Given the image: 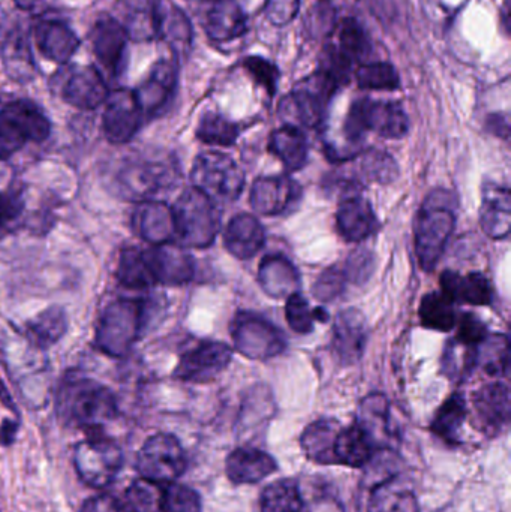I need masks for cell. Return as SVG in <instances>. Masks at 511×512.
I'll list each match as a JSON object with an SVG mask.
<instances>
[{
    "mask_svg": "<svg viewBox=\"0 0 511 512\" xmlns=\"http://www.w3.org/2000/svg\"><path fill=\"white\" fill-rule=\"evenodd\" d=\"M50 132V120L35 102H9L0 110V161H8L29 143H42Z\"/></svg>",
    "mask_w": 511,
    "mask_h": 512,
    "instance_id": "5",
    "label": "cell"
},
{
    "mask_svg": "<svg viewBox=\"0 0 511 512\" xmlns=\"http://www.w3.org/2000/svg\"><path fill=\"white\" fill-rule=\"evenodd\" d=\"M188 460L179 439L170 433H156L144 442L137 456L138 474L155 483H176L185 474Z\"/></svg>",
    "mask_w": 511,
    "mask_h": 512,
    "instance_id": "12",
    "label": "cell"
},
{
    "mask_svg": "<svg viewBox=\"0 0 511 512\" xmlns=\"http://www.w3.org/2000/svg\"><path fill=\"white\" fill-rule=\"evenodd\" d=\"M179 177L177 161L171 156L132 159L120 170V194L138 203L155 200L153 195L176 186Z\"/></svg>",
    "mask_w": 511,
    "mask_h": 512,
    "instance_id": "10",
    "label": "cell"
},
{
    "mask_svg": "<svg viewBox=\"0 0 511 512\" xmlns=\"http://www.w3.org/2000/svg\"><path fill=\"white\" fill-rule=\"evenodd\" d=\"M467 414L465 397L461 393L452 394L435 414L431 424L432 433L447 444H459Z\"/></svg>",
    "mask_w": 511,
    "mask_h": 512,
    "instance_id": "38",
    "label": "cell"
},
{
    "mask_svg": "<svg viewBox=\"0 0 511 512\" xmlns=\"http://www.w3.org/2000/svg\"><path fill=\"white\" fill-rule=\"evenodd\" d=\"M270 152L279 158L288 171H299L308 162L309 144L299 126L287 125L270 135Z\"/></svg>",
    "mask_w": 511,
    "mask_h": 512,
    "instance_id": "34",
    "label": "cell"
},
{
    "mask_svg": "<svg viewBox=\"0 0 511 512\" xmlns=\"http://www.w3.org/2000/svg\"><path fill=\"white\" fill-rule=\"evenodd\" d=\"M68 330V318L60 306H51L30 319L26 324V334L33 345L48 349L56 345Z\"/></svg>",
    "mask_w": 511,
    "mask_h": 512,
    "instance_id": "36",
    "label": "cell"
},
{
    "mask_svg": "<svg viewBox=\"0 0 511 512\" xmlns=\"http://www.w3.org/2000/svg\"><path fill=\"white\" fill-rule=\"evenodd\" d=\"M2 56L6 69L15 80H29L32 78L35 65L30 53L29 39L23 30H9L2 42Z\"/></svg>",
    "mask_w": 511,
    "mask_h": 512,
    "instance_id": "39",
    "label": "cell"
},
{
    "mask_svg": "<svg viewBox=\"0 0 511 512\" xmlns=\"http://www.w3.org/2000/svg\"><path fill=\"white\" fill-rule=\"evenodd\" d=\"M285 315H287L288 325L296 333L308 334L314 330V310H311L308 300L300 292H294L287 298Z\"/></svg>",
    "mask_w": 511,
    "mask_h": 512,
    "instance_id": "52",
    "label": "cell"
},
{
    "mask_svg": "<svg viewBox=\"0 0 511 512\" xmlns=\"http://www.w3.org/2000/svg\"><path fill=\"white\" fill-rule=\"evenodd\" d=\"M338 12L330 0H318L306 15V30L312 38L323 39L335 32Z\"/></svg>",
    "mask_w": 511,
    "mask_h": 512,
    "instance_id": "51",
    "label": "cell"
},
{
    "mask_svg": "<svg viewBox=\"0 0 511 512\" xmlns=\"http://www.w3.org/2000/svg\"><path fill=\"white\" fill-rule=\"evenodd\" d=\"M15 3V6L20 9H24V11H29V9L35 8L41 0H12Z\"/></svg>",
    "mask_w": 511,
    "mask_h": 512,
    "instance_id": "63",
    "label": "cell"
},
{
    "mask_svg": "<svg viewBox=\"0 0 511 512\" xmlns=\"http://www.w3.org/2000/svg\"><path fill=\"white\" fill-rule=\"evenodd\" d=\"M261 512H302L305 508L299 484L290 478L273 481L260 496Z\"/></svg>",
    "mask_w": 511,
    "mask_h": 512,
    "instance_id": "41",
    "label": "cell"
},
{
    "mask_svg": "<svg viewBox=\"0 0 511 512\" xmlns=\"http://www.w3.org/2000/svg\"><path fill=\"white\" fill-rule=\"evenodd\" d=\"M477 424L486 435H497L510 421V390L506 384L494 382L480 388L473 396Z\"/></svg>",
    "mask_w": 511,
    "mask_h": 512,
    "instance_id": "24",
    "label": "cell"
},
{
    "mask_svg": "<svg viewBox=\"0 0 511 512\" xmlns=\"http://www.w3.org/2000/svg\"><path fill=\"white\" fill-rule=\"evenodd\" d=\"M192 24L182 9L173 3L162 5L161 29L159 39L165 42L173 51L174 59L179 62L182 57L188 56L192 47Z\"/></svg>",
    "mask_w": 511,
    "mask_h": 512,
    "instance_id": "35",
    "label": "cell"
},
{
    "mask_svg": "<svg viewBox=\"0 0 511 512\" xmlns=\"http://www.w3.org/2000/svg\"><path fill=\"white\" fill-rule=\"evenodd\" d=\"M441 288L455 303L489 306L494 301L491 280L482 273L461 274L447 270L441 274Z\"/></svg>",
    "mask_w": 511,
    "mask_h": 512,
    "instance_id": "29",
    "label": "cell"
},
{
    "mask_svg": "<svg viewBox=\"0 0 511 512\" xmlns=\"http://www.w3.org/2000/svg\"><path fill=\"white\" fill-rule=\"evenodd\" d=\"M233 352L222 342H201L180 357L174 378L192 384H206L224 372L230 364Z\"/></svg>",
    "mask_w": 511,
    "mask_h": 512,
    "instance_id": "14",
    "label": "cell"
},
{
    "mask_svg": "<svg viewBox=\"0 0 511 512\" xmlns=\"http://www.w3.org/2000/svg\"><path fill=\"white\" fill-rule=\"evenodd\" d=\"M258 282L270 297L288 298L299 292V271L287 256L267 255L258 268Z\"/></svg>",
    "mask_w": 511,
    "mask_h": 512,
    "instance_id": "31",
    "label": "cell"
},
{
    "mask_svg": "<svg viewBox=\"0 0 511 512\" xmlns=\"http://www.w3.org/2000/svg\"><path fill=\"white\" fill-rule=\"evenodd\" d=\"M144 255L156 283L180 286L194 279L195 261L183 246L174 243L152 246L144 251Z\"/></svg>",
    "mask_w": 511,
    "mask_h": 512,
    "instance_id": "20",
    "label": "cell"
},
{
    "mask_svg": "<svg viewBox=\"0 0 511 512\" xmlns=\"http://www.w3.org/2000/svg\"><path fill=\"white\" fill-rule=\"evenodd\" d=\"M246 69L258 84L264 87L270 96L275 95L278 86L279 71L272 62L263 57H248L245 60Z\"/></svg>",
    "mask_w": 511,
    "mask_h": 512,
    "instance_id": "57",
    "label": "cell"
},
{
    "mask_svg": "<svg viewBox=\"0 0 511 512\" xmlns=\"http://www.w3.org/2000/svg\"><path fill=\"white\" fill-rule=\"evenodd\" d=\"M144 116L135 99L134 90L117 89L110 92L105 101L102 128L111 144L122 146L129 143L140 131Z\"/></svg>",
    "mask_w": 511,
    "mask_h": 512,
    "instance_id": "13",
    "label": "cell"
},
{
    "mask_svg": "<svg viewBox=\"0 0 511 512\" xmlns=\"http://www.w3.org/2000/svg\"><path fill=\"white\" fill-rule=\"evenodd\" d=\"M357 423L366 430L378 444L380 436L392 438L390 427V406L383 394H371L360 405L359 420Z\"/></svg>",
    "mask_w": 511,
    "mask_h": 512,
    "instance_id": "43",
    "label": "cell"
},
{
    "mask_svg": "<svg viewBox=\"0 0 511 512\" xmlns=\"http://www.w3.org/2000/svg\"><path fill=\"white\" fill-rule=\"evenodd\" d=\"M18 429H20V423L17 420H3L0 424V445L9 447L14 444Z\"/></svg>",
    "mask_w": 511,
    "mask_h": 512,
    "instance_id": "61",
    "label": "cell"
},
{
    "mask_svg": "<svg viewBox=\"0 0 511 512\" xmlns=\"http://www.w3.org/2000/svg\"><path fill=\"white\" fill-rule=\"evenodd\" d=\"M368 131L377 132L384 138L399 140L410 131V119L398 102L359 99L351 105L345 120V138L357 147L363 134Z\"/></svg>",
    "mask_w": 511,
    "mask_h": 512,
    "instance_id": "6",
    "label": "cell"
},
{
    "mask_svg": "<svg viewBox=\"0 0 511 512\" xmlns=\"http://www.w3.org/2000/svg\"><path fill=\"white\" fill-rule=\"evenodd\" d=\"M0 402L18 417L17 406H15L14 400H12L11 394H9L8 388H6L5 382L2 379H0Z\"/></svg>",
    "mask_w": 511,
    "mask_h": 512,
    "instance_id": "62",
    "label": "cell"
},
{
    "mask_svg": "<svg viewBox=\"0 0 511 512\" xmlns=\"http://www.w3.org/2000/svg\"><path fill=\"white\" fill-rule=\"evenodd\" d=\"M231 337L237 352L249 360L266 361L284 352L285 334L258 313L239 312L231 322Z\"/></svg>",
    "mask_w": 511,
    "mask_h": 512,
    "instance_id": "11",
    "label": "cell"
},
{
    "mask_svg": "<svg viewBox=\"0 0 511 512\" xmlns=\"http://www.w3.org/2000/svg\"><path fill=\"white\" fill-rule=\"evenodd\" d=\"M509 337L506 334L488 336L477 348V363L488 375L507 376L509 373Z\"/></svg>",
    "mask_w": 511,
    "mask_h": 512,
    "instance_id": "46",
    "label": "cell"
},
{
    "mask_svg": "<svg viewBox=\"0 0 511 512\" xmlns=\"http://www.w3.org/2000/svg\"><path fill=\"white\" fill-rule=\"evenodd\" d=\"M368 340L365 315L357 309H345L333 322L332 348L336 358L345 366L362 358Z\"/></svg>",
    "mask_w": 511,
    "mask_h": 512,
    "instance_id": "23",
    "label": "cell"
},
{
    "mask_svg": "<svg viewBox=\"0 0 511 512\" xmlns=\"http://www.w3.org/2000/svg\"><path fill=\"white\" fill-rule=\"evenodd\" d=\"M456 197L446 189H435L426 197L414 224V243L420 267L432 271L446 251L456 227Z\"/></svg>",
    "mask_w": 511,
    "mask_h": 512,
    "instance_id": "2",
    "label": "cell"
},
{
    "mask_svg": "<svg viewBox=\"0 0 511 512\" xmlns=\"http://www.w3.org/2000/svg\"><path fill=\"white\" fill-rule=\"evenodd\" d=\"M80 512H129V510L119 499L107 495V493H102V495L87 499Z\"/></svg>",
    "mask_w": 511,
    "mask_h": 512,
    "instance_id": "60",
    "label": "cell"
},
{
    "mask_svg": "<svg viewBox=\"0 0 511 512\" xmlns=\"http://www.w3.org/2000/svg\"><path fill=\"white\" fill-rule=\"evenodd\" d=\"M23 200L14 192H0V230L14 224L23 213Z\"/></svg>",
    "mask_w": 511,
    "mask_h": 512,
    "instance_id": "59",
    "label": "cell"
},
{
    "mask_svg": "<svg viewBox=\"0 0 511 512\" xmlns=\"http://www.w3.org/2000/svg\"><path fill=\"white\" fill-rule=\"evenodd\" d=\"M360 155V171L368 182L389 185L399 176V167L392 155L380 149H369Z\"/></svg>",
    "mask_w": 511,
    "mask_h": 512,
    "instance_id": "47",
    "label": "cell"
},
{
    "mask_svg": "<svg viewBox=\"0 0 511 512\" xmlns=\"http://www.w3.org/2000/svg\"><path fill=\"white\" fill-rule=\"evenodd\" d=\"M501 14H503V17H504L503 24H504V27H506V32L509 33L510 32V29H509V26H510V0H506V2H504L503 11H501Z\"/></svg>",
    "mask_w": 511,
    "mask_h": 512,
    "instance_id": "64",
    "label": "cell"
},
{
    "mask_svg": "<svg viewBox=\"0 0 511 512\" xmlns=\"http://www.w3.org/2000/svg\"><path fill=\"white\" fill-rule=\"evenodd\" d=\"M339 87L326 72L317 69L314 74L300 81L291 95L282 101V117L294 119L306 128H320L326 122L330 101Z\"/></svg>",
    "mask_w": 511,
    "mask_h": 512,
    "instance_id": "8",
    "label": "cell"
},
{
    "mask_svg": "<svg viewBox=\"0 0 511 512\" xmlns=\"http://www.w3.org/2000/svg\"><path fill=\"white\" fill-rule=\"evenodd\" d=\"M117 279L125 288L146 291L156 285L155 277L147 264L144 251L138 248H125L119 256Z\"/></svg>",
    "mask_w": 511,
    "mask_h": 512,
    "instance_id": "40",
    "label": "cell"
},
{
    "mask_svg": "<svg viewBox=\"0 0 511 512\" xmlns=\"http://www.w3.org/2000/svg\"><path fill=\"white\" fill-rule=\"evenodd\" d=\"M239 126L222 114H203L197 126V138L207 146L231 147L239 138Z\"/></svg>",
    "mask_w": 511,
    "mask_h": 512,
    "instance_id": "44",
    "label": "cell"
},
{
    "mask_svg": "<svg viewBox=\"0 0 511 512\" xmlns=\"http://www.w3.org/2000/svg\"><path fill=\"white\" fill-rule=\"evenodd\" d=\"M368 512H420V508L413 490L389 478L372 490Z\"/></svg>",
    "mask_w": 511,
    "mask_h": 512,
    "instance_id": "37",
    "label": "cell"
},
{
    "mask_svg": "<svg viewBox=\"0 0 511 512\" xmlns=\"http://www.w3.org/2000/svg\"><path fill=\"white\" fill-rule=\"evenodd\" d=\"M347 276L344 270L339 265L326 268L323 273L318 277L317 282L314 283V297L321 303H330L336 300L339 295L344 292L345 285H347Z\"/></svg>",
    "mask_w": 511,
    "mask_h": 512,
    "instance_id": "54",
    "label": "cell"
},
{
    "mask_svg": "<svg viewBox=\"0 0 511 512\" xmlns=\"http://www.w3.org/2000/svg\"><path fill=\"white\" fill-rule=\"evenodd\" d=\"M455 304V301L450 300L444 292H431L425 295L419 309L423 327L441 333L452 331L458 319Z\"/></svg>",
    "mask_w": 511,
    "mask_h": 512,
    "instance_id": "42",
    "label": "cell"
},
{
    "mask_svg": "<svg viewBox=\"0 0 511 512\" xmlns=\"http://www.w3.org/2000/svg\"><path fill=\"white\" fill-rule=\"evenodd\" d=\"M375 448L374 439L357 421L353 426L342 427L335 444L336 465L363 468L371 462Z\"/></svg>",
    "mask_w": 511,
    "mask_h": 512,
    "instance_id": "33",
    "label": "cell"
},
{
    "mask_svg": "<svg viewBox=\"0 0 511 512\" xmlns=\"http://www.w3.org/2000/svg\"><path fill=\"white\" fill-rule=\"evenodd\" d=\"M162 0H116L113 17L135 42H150L159 38Z\"/></svg>",
    "mask_w": 511,
    "mask_h": 512,
    "instance_id": "19",
    "label": "cell"
},
{
    "mask_svg": "<svg viewBox=\"0 0 511 512\" xmlns=\"http://www.w3.org/2000/svg\"><path fill=\"white\" fill-rule=\"evenodd\" d=\"M33 35L42 56L59 65L68 63L80 47L77 33L63 21H38L33 27Z\"/></svg>",
    "mask_w": 511,
    "mask_h": 512,
    "instance_id": "27",
    "label": "cell"
},
{
    "mask_svg": "<svg viewBox=\"0 0 511 512\" xmlns=\"http://www.w3.org/2000/svg\"><path fill=\"white\" fill-rule=\"evenodd\" d=\"M146 301L119 298L111 301L99 316L95 346L108 357L120 358L131 351L146 328Z\"/></svg>",
    "mask_w": 511,
    "mask_h": 512,
    "instance_id": "3",
    "label": "cell"
},
{
    "mask_svg": "<svg viewBox=\"0 0 511 512\" xmlns=\"http://www.w3.org/2000/svg\"><path fill=\"white\" fill-rule=\"evenodd\" d=\"M251 206L263 216H281L302 200V188L290 176L260 177L251 188Z\"/></svg>",
    "mask_w": 511,
    "mask_h": 512,
    "instance_id": "17",
    "label": "cell"
},
{
    "mask_svg": "<svg viewBox=\"0 0 511 512\" xmlns=\"http://www.w3.org/2000/svg\"><path fill=\"white\" fill-rule=\"evenodd\" d=\"M338 50L350 60L351 63L362 62L371 53V42L368 33L363 29L362 24L354 18H347L341 26L339 33Z\"/></svg>",
    "mask_w": 511,
    "mask_h": 512,
    "instance_id": "49",
    "label": "cell"
},
{
    "mask_svg": "<svg viewBox=\"0 0 511 512\" xmlns=\"http://www.w3.org/2000/svg\"><path fill=\"white\" fill-rule=\"evenodd\" d=\"M278 471V463L266 451L240 447L231 451L225 460V474L236 486L257 484Z\"/></svg>",
    "mask_w": 511,
    "mask_h": 512,
    "instance_id": "25",
    "label": "cell"
},
{
    "mask_svg": "<svg viewBox=\"0 0 511 512\" xmlns=\"http://www.w3.org/2000/svg\"><path fill=\"white\" fill-rule=\"evenodd\" d=\"M479 348V346H477ZM477 348L464 346L455 339L449 343L443 358V370L450 379L464 381L477 366Z\"/></svg>",
    "mask_w": 511,
    "mask_h": 512,
    "instance_id": "50",
    "label": "cell"
},
{
    "mask_svg": "<svg viewBox=\"0 0 511 512\" xmlns=\"http://www.w3.org/2000/svg\"><path fill=\"white\" fill-rule=\"evenodd\" d=\"M299 9L300 0H266L264 6L267 20L278 27L290 24L296 18Z\"/></svg>",
    "mask_w": 511,
    "mask_h": 512,
    "instance_id": "58",
    "label": "cell"
},
{
    "mask_svg": "<svg viewBox=\"0 0 511 512\" xmlns=\"http://www.w3.org/2000/svg\"><path fill=\"white\" fill-rule=\"evenodd\" d=\"M129 41L128 33L113 15L101 14L93 23L90 32L93 53L110 77H120L125 69Z\"/></svg>",
    "mask_w": 511,
    "mask_h": 512,
    "instance_id": "16",
    "label": "cell"
},
{
    "mask_svg": "<svg viewBox=\"0 0 511 512\" xmlns=\"http://www.w3.org/2000/svg\"><path fill=\"white\" fill-rule=\"evenodd\" d=\"M266 242L263 225L255 216L240 213L228 222L224 245L231 255L239 259L254 258Z\"/></svg>",
    "mask_w": 511,
    "mask_h": 512,
    "instance_id": "30",
    "label": "cell"
},
{
    "mask_svg": "<svg viewBox=\"0 0 511 512\" xmlns=\"http://www.w3.org/2000/svg\"><path fill=\"white\" fill-rule=\"evenodd\" d=\"M171 209L180 246L204 249L213 245L221 230V212L215 201L192 186L183 191Z\"/></svg>",
    "mask_w": 511,
    "mask_h": 512,
    "instance_id": "4",
    "label": "cell"
},
{
    "mask_svg": "<svg viewBox=\"0 0 511 512\" xmlns=\"http://www.w3.org/2000/svg\"><path fill=\"white\" fill-rule=\"evenodd\" d=\"M488 337V327L482 319L473 313H465L459 321L458 334L455 340L461 345L477 348Z\"/></svg>",
    "mask_w": 511,
    "mask_h": 512,
    "instance_id": "56",
    "label": "cell"
},
{
    "mask_svg": "<svg viewBox=\"0 0 511 512\" xmlns=\"http://www.w3.org/2000/svg\"><path fill=\"white\" fill-rule=\"evenodd\" d=\"M167 486L143 477L132 481L131 486L126 490L129 510L132 512H164Z\"/></svg>",
    "mask_w": 511,
    "mask_h": 512,
    "instance_id": "45",
    "label": "cell"
},
{
    "mask_svg": "<svg viewBox=\"0 0 511 512\" xmlns=\"http://www.w3.org/2000/svg\"><path fill=\"white\" fill-rule=\"evenodd\" d=\"M201 498L185 484L171 483L165 489L164 512H201Z\"/></svg>",
    "mask_w": 511,
    "mask_h": 512,
    "instance_id": "53",
    "label": "cell"
},
{
    "mask_svg": "<svg viewBox=\"0 0 511 512\" xmlns=\"http://www.w3.org/2000/svg\"><path fill=\"white\" fill-rule=\"evenodd\" d=\"M179 80V63L174 59H162L150 69L146 80L134 90L144 120L153 119L170 105Z\"/></svg>",
    "mask_w": 511,
    "mask_h": 512,
    "instance_id": "15",
    "label": "cell"
},
{
    "mask_svg": "<svg viewBox=\"0 0 511 512\" xmlns=\"http://www.w3.org/2000/svg\"><path fill=\"white\" fill-rule=\"evenodd\" d=\"M191 182L195 189L215 203H231L245 188V174L231 156L222 152H204L195 158Z\"/></svg>",
    "mask_w": 511,
    "mask_h": 512,
    "instance_id": "9",
    "label": "cell"
},
{
    "mask_svg": "<svg viewBox=\"0 0 511 512\" xmlns=\"http://www.w3.org/2000/svg\"><path fill=\"white\" fill-rule=\"evenodd\" d=\"M120 445L101 432L87 433L74 450V468L78 477L92 489H107L122 471Z\"/></svg>",
    "mask_w": 511,
    "mask_h": 512,
    "instance_id": "7",
    "label": "cell"
},
{
    "mask_svg": "<svg viewBox=\"0 0 511 512\" xmlns=\"http://www.w3.org/2000/svg\"><path fill=\"white\" fill-rule=\"evenodd\" d=\"M201 24L212 41L228 42L245 35L248 18L236 0H204Z\"/></svg>",
    "mask_w": 511,
    "mask_h": 512,
    "instance_id": "22",
    "label": "cell"
},
{
    "mask_svg": "<svg viewBox=\"0 0 511 512\" xmlns=\"http://www.w3.org/2000/svg\"><path fill=\"white\" fill-rule=\"evenodd\" d=\"M356 80L363 90H396L401 86L398 71L392 63H362L357 68Z\"/></svg>",
    "mask_w": 511,
    "mask_h": 512,
    "instance_id": "48",
    "label": "cell"
},
{
    "mask_svg": "<svg viewBox=\"0 0 511 512\" xmlns=\"http://www.w3.org/2000/svg\"><path fill=\"white\" fill-rule=\"evenodd\" d=\"M132 228L137 236L152 246L176 240L173 209L161 200L141 201L132 213Z\"/></svg>",
    "mask_w": 511,
    "mask_h": 512,
    "instance_id": "21",
    "label": "cell"
},
{
    "mask_svg": "<svg viewBox=\"0 0 511 512\" xmlns=\"http://www.w3.org/2000/svg\"><path fill=\"white\" fill-rule=\"evenodd\" d=\"M341 429V424L332 418L309 424L300 438L306 457L318 465H336L335 444Z\"/></svg>",
    "mask_w": 511,
    "mask_h": 512,
    "instance_id": "32",
    "label": "cell"
},
{
    "mask_svg": "<svg viewBox=\"0 0 511 512\" xmlns=\"http://www.w3.org/2000/svg\"><path fill=\"white\" fill-rule=\"evenodd\" d=\"M110 95L104 75L95 66H74L60 83V96L78 110H95Z\"/></svg>",
    "mask_w": 511,
    "mask_h": 512,
    "instance_id": "18",
    "label": "cell"
},
{
    "mask_svg": "<svg viewBox=\"0 0 511 512\" xmlns=\"http://www.w3.org/2000/svg\"><path fill=\"white\" fill-rule=\"evenodd\" d=\"M375 255L372 254L368 249H357V251L351 252L345 261L344 270L345 276H347L348 282L362 283L368 282L369 277L375 271Z\"/></svg>",
    "mask_w": 511,
    "mask_h": 512,
    "instance_id": "55",
    "label": "cell"
},
{
    "mask_svg": "<svg viewBox=\"0 0 511 512\" xmlns=\"http://www.w3.org/2000/svg\"><path fill=\"white\" fill-rule=\"evenodd\" d=\"M480 225H482L486 236L491 239L504 240L509 237L511 195L507 186L492 182L483 186Z\"/></svg>",
    "mask_w": 511,
    "mask_h": 512,
    "instance_id": "28",
    "label": "cell"
},
{
    "mask_svg": "<svg viewBox=\"0 0 511 512\" xmlns=\"http://www.w3.org/2000/svg\"><path fill=\"white\" fill-rule=\"evenodd\" d=\"M336 227L342 239L360 243L378 230V219L368 200L360 195H350L339 204Z\"/></svg>",
    "mask_w": 511,
    "mask_h": 512,
    "instance_id": "26",
    "label": "cell"
},
{
    "mask_svg": "<svg viewBox=\"0 0 511 512\" xmlns=\"http://www.w3.org/2000/svg\"><path fill=\"white\" fill-rule=\"evenodd\" d=\"M59 420L84 432H101L116 420L119 405L110 388L95 379L71 376L60 384L56 394Z\"/></svg>",
    "mask_w": 511,
    "mask_h": 512,
    "instance_id": "1",
    "label": "cell"
}]
</instances>
